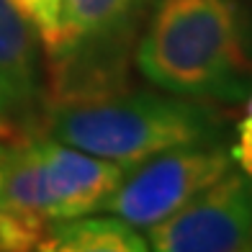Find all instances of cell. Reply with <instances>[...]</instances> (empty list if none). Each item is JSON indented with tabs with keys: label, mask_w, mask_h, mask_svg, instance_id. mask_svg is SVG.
I'll list each match as a JSON object with an SVG mask.
<instances>
[{
	"label": "cell",
	"mask_w": 252,
	"mask_h": 252,
	"mask_svg": "<svg viewBox=\"0 0 252 252\" xmlns=\"http://www.w3.org/2000/svg\"><path fill=\"white\" fill-rule=\"evenodd\" d=\"M47 108L41 33L13 0H0V124L16 136L41 134Z\"/></svg>",
	"instance_id": "52a82bcc"
},
{
	"label": "cell",
	"mask_w": 252,
	"mask_h": 252,
	"mask_svg": "<svg viewBox=\"0 0 252 252\" xmlns=\"http://www.w3.org/2000/svg\"><path fill=\"white\" fill-rule=\"evenodd\" d=\"M234 165L226 139L183 144L129 165L100 211L134 226H152L183 209Z\"/></svg>",
	"instance_id": "5b68a950"
},
{
	"label": "cell",
	"mask_w": 252,
	"mask_h": 252,
	"mask_svg": "<svg viewBox=\"0 0 252 252\" xmlns=\"http://www.w3.org/2000/svg\"><path fill=\"white\" fill-rule=\"evenodd\" d=\"M144 237L157 252H250L252 178L229 170Z\"/></svg>",
	"instance_id": "8992f818"
},
{
	"label": "cell",
	"mask_w": 252,
	"mask_h": 252,
	"mask_svg": "<svg viewBox=\"0 0 252 252\" xmlns=\"http://www.w3.org/2000/svg\"><path fill=\"white\" fill-rule=\"evenodd\" d=\"M44 229L47 224L10 211L0 201V250H36L44 237Z\"/></svg>",
	"instance_id": "9c48e42d"
},
{
	"label": "cell",
	"mask_w": 252,
	"mask_h": 252,
	"mask_svg": "<svg viewBox=\"0 0 252 252\" xmlns=\"http://www.w3.org/2000/svg\"><path fill=\"white\" fill-rule=\"evenodd\" d=\"M234 165L252 178V93L245 98V113L234 124V142L229 144Z\"/></svg>",
	"instance_id": "8fae6325"
},
{
	"label": "cell",
	"mask_w": 252,
	"mask_h": 252,
	"mask_svg": "<svg viewBox=\"0 0 252 252\" xmlns=\"http://www.w3.org/2000/svg\"><path fill=\"white\" fill-rule=\"evenodd\" d=\"M134 62L155 88L245 103L252 93V0H155Z\"/></svg>",
	"instance_id": "6da1fadb"
},
{
	"label": "cell",
	"mask_w": 252,
	"mask_h": 252,
	"mask_svg": "<svg viewBox=\"0 0 252 252\" xmlns=\"http://www.w3.org/2000/svg\"><path fill=\"white\" fill-rule=\"evenodd\" d=\"M36 250L49 252H144L147 237L136 226L103 211L49 221Z\"/></svg>",
	"instance_id": "ba28073f"
},
{
	"label": "cell",
	"mask_w": 252,
	"mask_h": 252,
	"mask_svg": "<svg viewBox=\"0 0 252 252\" xmlns=\"http://www.w3.org/2000/svg\"><path fill=\"white\" fill-rule=\"evenodd\" d=\"M219 103L170 90L121 88L106 95L49 103L41 134L119 165H136L183 144L226 139Z\"/></svg>",
	"instance_id": "7a4b0ae2"
},
{
	"label": "cell",
	"mask_w": 252,
	"mask_h": 252,
	"mask_svg": "<svg viewBox=\"0 0 252 252\" xmlns=\"http://www.w3.org/2000/svg\"><path fill=\"white\" fill-rule=\"evenodd\" d=\"M150 0H62L44 47L49 103L106 95L129 85V64Z\"/></svg>",
	"instance_id": "277c9868"
},
{
	"label": "cell",
	"mask_w": 252,
	"mask_h": 252,
	"mask_svg": "<svg viewBox=\"0 0 252 252\" xmlns=\"http://www.w3.org/2000/svg\"><path fill=\"white\" fill-rule=\"evenodd\" d=\"M10 136H16V134L10 131L8 126H3V124H0V139H10Z\"/></svg>",
	"instance_id": "7c38bea8"
},
{
	"label": "cell",
	"mask_w": 252,
	"mask_h": 252,
	"mask_svg": "<svg viewBox=\"0 0 252 252\" xmlns=\"http://www.w3.org/2000/svg\"><path fill=\"white\" fill-rule=\"evenodd\" d=\"M13 3L24 10V16L36 26V31L41 33L44 47H47V44L57 36V29H60L62 0H13Z\"/></svg>",
	"instance_id": "30bf717a"
},
{
	"label": "cell",
	"mask_w": 252,
	"mask_h": 252,
	"mask_svg": "<svg viewBox=\"0 0 252 252\" xmlns=\"http://www.w3.org/2000/svg\"><path fill=\"white\" fill-rule=\"evenodd\" d=\"M124 173L126 165L47 134H21L0 142V201L41 224L100 211Z\"/></svg>",
	"instance_id": "3957f363"
}]
</instances>
